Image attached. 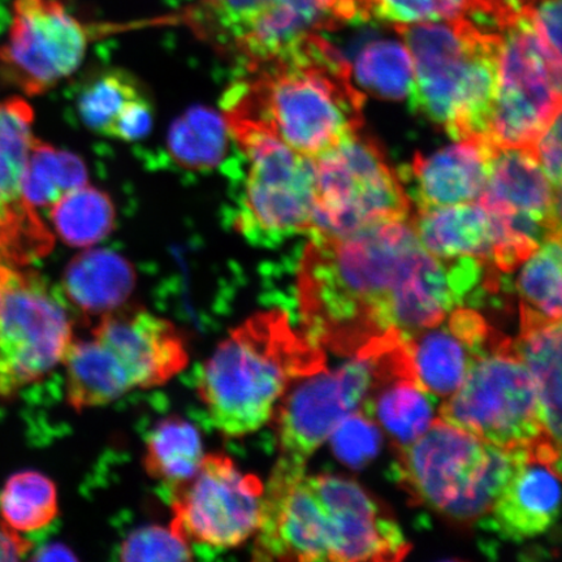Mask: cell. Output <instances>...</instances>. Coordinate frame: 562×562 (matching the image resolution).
I'll list each match as a JSON object with an SVG mask.
<instances>
[{
  "label": "cell",
  "instance_id": "obj_40",
  "mask_svg": "<svg viewBox=\"0 0 562 562\" xmlns=\"http://www.w3.org/2000/svg\"><path fill=\"white\" fill-rule=\"evenodd\" d=\"M531 12L542 38L553 52L561 54V0H538Z\"/></svg>",
  "mask_w": 562,
  "mask_h": 562
},
{
  "label": "cell",
  "instance_id": "obj_35",
  "mask_svg": "<svg viewBox=\"0 0 562 562\" xmlns=\"http://www.w3.org/2000/svg\"><path fill=\"white\" fill-rule=\"evenodd\" d=\"M367 21L402 25L468 18L473 0H363Z\"/></svg>",
  "mask_w": 562,
  "mask_h": 562
},
{
  "label": "cell",
  "instance_id": "obj_19",
  "mask_svg": "<svg viewBox=\"0 0 562 562\" xmlns=\"http://www.w3.org/2000/svg\"><path fill=\"white\" fill-rule=\"evenodd\" d=\"M307 480L326 512L329 561H400L409 553L402 527L360 484L326 474Z\"/></svg>",
  "mask_w": 562,
  "mask_h": 562
},
{
  "label": "cell",
  "instance_id": "obj_13",
  "mask_svg": "<svg viewBox=\"0 0 562 562\" xmlns=\"http://www.w3.org/2000/svg\"><path fill=\"white\" fill-rule=\"evenodd\" d=\"M265 484L246 474L229 456L203 457L196 473L171 491V526L189 543L214 548L241 546L261 522Z\"/></svg>",
  "mask_w": 562,
  "mask_h": 562
},
{
  "label": "cell",
  "instance_id": "obj_31",
  "mask_svg": "<svg viewBox=\"0 0 562 562\" xmlns=\"http://www.w3.org/2000/svg\"><path fill=\"white\" fill-rule=\"evenodd\" d=\"M521 266L517 279L521 319L561 321V237L540 245Z\"/></svg>",
  "mask_w": 562,
  "mask_h": 562
},
{
  "label": "cell",
  "instance_id": "obj_24",
  "mask_svg": "<svg viewBox=\"0 0 562 562\" xmlns=\"http://www.w3.org/2000/svg\"><path fill=\"white\" fill-rule=\"evenodd\" d=\"M135 285V267L108 249L80 252L67 266L61 281L66 302L81 314L100 318L124 306Z\"/></svg>",
  "mask_w": 562,
  "mask_h": 562
},
{
  "label": "cell",
  "instance_id": "obj_20",
  "mask_svg": "<svg viewBox=\"0 0 562 562\" xmlns=\"http://www.w3.org/2000/svg\"><path fill=\"white\" fill-rule=\"evenodd\" d=\"M501 337L480 313L460 306L437 325L404 335V346L416 382L432 396L447 398Z\"/></svg>",
  "mask_w": 562,
  "mask_h": 562
},
{
  "label": "cell",
  "instance_id": "obj_11",
  "mask_svg": "<svg viewBox=\"0 0 562 562\" xmlns=\"http://www.w3.org/2000/svg\"><path fill=\"white\" fill-rule=\"evenodd\" d=\"M477 202L494 224V267L512 272L540 245L561 237V191L547 179L532 147L494 145Z\"/></svg>",
  "mask_w": 562,
  "mask_h": 562
},
{
  "label": "cell",
  "instance_id": "obj_10",
  "mask_svg": "<svg viewBox=\"0 0 562 562\" xmlns=\"http://www.w3.org/2000/svg\"><path fill=\"white\" fill-rule=\"evenodd\" d=\"M398 339L400 335H385L340 368H323L288 386L272 416L280 456L306 462L342 419L361 411L379 378L395 363Z\"/></svg>",
  "mask_w": 562,
  "mask_h": 562
},
{
  "label": "cell",
  "instance_id": "obj_17",
  "mask_svg": "<svg viewBox=\"0 0 562 562\" xmlns=\"http://www.w3.org/2000/svg\"><path fill=\"white\" fill-rule=\"evenodd\" d=\"M252 560L329 561L326 512L306 474V462L280 456L263 492Z\"/></svg>",
  "mask_w": 562,
  "mask_h": 562
},
{
  "label": "cell",
  "instance_id": "obj_16",
  "mask_svg": "<svg viewBox=\"0 0 562 562\" xmlns=\"http://www.w3.org/2000/svg\"><path fill=\"white\" fill-rule=\"evenodd\" d=\"M91 340L125 395L165 385L189 363L187 342L173 323L140 307L101 316Z\"/></svg>",
  "mask_w": 562,
  "mask_h": 562
},
{
  "label": "cell",
  "instance_id": "obj_43",
  "mask_svg": "<svg viewBox=\"0 0 562 562\" xmlns=\"http://www.w3.org/2000/svg\"><path fill=\"white\" fill-rule=\"evenodd\" d=\"M33 561H74L77 560L75 553L65 544H48L42 550L35 552Z\"/></svg>",
  "mask_w": 562,
  "mask_h": 562
},
{
  "label": "cell",
  "instance_id": "obj_18",
  "mask_svg": "<svg viewBox=\"0 0 562 562\" xmlns=\"http://www.w3.org/2000/svg\"><path fill=\"white\" fill-rule=\"evenodd\" d=\"M33 110L23 98L0 103V256L13 266L45 257L53 236L23 195L34 143Z\"/></svg>",
  "mask_w": 562,
  "mask_h": 562
},
{
  "label": "cell",
  "instance_id": "obj_33",
  "mask_svg": "<svg viewBox=\"0 0 562 562\" xmlns=\"http://www.w3.org/2000/svg\"><path fill=\"white\" fill-rule=\"evenodd\" d=\"M353 79L369 93L383 100L402 101L409 97L413 83V59L404 44L376 41L358 54Z\"/></svg>",
  "mask_w": 562,
  "mask_h": 562
},
{
  "label": "cell",
  "instance_id": "obj_44",
  "mask_svg": "<svg viewBox=\"0 0 562 562\" xmlns=\"http://www.w3.org/2000/svg\"><path fill=\"white\" fill-rule=\"evenodd\" d=\"M344 13H346L348 23L353 21H367L363 12V0H340Z\"/></svg>",
  "mask_w": 562,
  "mask_h": 562
},
{
  "label": "cell",
  "instance_id": "obj_38",
  "mask_svg": "<svg viewBox=\"0 0 562 562\" xmlns=\"http://www.w3.org/2000/svg\"><path fill=\"white\" fill-rule=\"evenodd\" d=\"M532 149L547 179L561 191V114L553 119Z\"/></svg>",
  "mask_w": 562,
  "mask_h": 562
},
{
  "label": "cell",
  "instance_id": "obj_5",
  "mask_svg": "<svg viewBox=\"0 0 562 562\" xmlns=\"http://www.w3.org/2000/svg\"><path fill=\"white\" fill-rule=\"evenodd\" d=\"M529 449L491 445L438 417L400 448L397 480L418 505L473 524L488 515Z\"/></svg>",
  "mask_w": 562,
  "mask_h": 562
},
{
  "label": "cell",
  "instance_id": "obj_36",
  "mask_svg": "<svg viewBox=\"0 0 562 562\" xmlns=\"http://www.w3.org/2000/svg\"><path fill=\"white\" fill-rule=\"evenodd\" d=\"M191 543L173 529L153 525L140 527L124 539L123 561H188L192 560Z\"/></svg>",
  "mask_w": 562,
  "mask_h": 562
},
{
  "label": "cell",
  "instance_id": "obj_21",
  "mask_svg": "<svg viewBox=\"0 0 562 562\" xmlns=\"http://www.w3.org/2000/svg\"><path fill=\"white\" fill-rule=\"evenodd\" d=\"M561 448L542 440L529 449L484 521L513 542L552 529L560 510Z\"/></svg>",
  "mask_w": 562,
  "mask_h": 562
},
{
  "label": "cell",
  "instance_id": "obj_8",
  "mask_svg": "<svg viewBox=\"0 0 562 562\" xmlns=\"http://www.w3.org/2000/svg\"><path fill=\"white\" fill-rule=\"evenodd\" d=\"M438 416L497 447L525 448L542 440L554 445L546 431L537 384L513 341L503 336L477 358Z\"/></svg>",
  "mask_w": 562,
  "mask_h": 562
},
{
  "label": "cell",
  "instance_id": "obj_14",
  "mask_svg": "<svg viewBox=\"0 0 562 562\" xmlns=\"http://www.w3.org/2000/svg\"><path fill=\"white\" fill-rule=\"evenodd\" d=\"M203 20L248 69L283 58L307 38L347 24L340 0H206Z\"/></svg>",
  "mask_w": 562,
  "mask_h": 562
},
{
  "label": "cell",
  "instance_id": "obj_4",
  "mask_svg": "<svg viewBox=\"0 0 562 562\" xmlns=\"http://www.w3.org/2000/svg\"><path fill=\"white\" fill-rule=\"evenodd\" d=\"M413 59L411 108L454 140L487 139L501 32L469 18L395 25Z\"/></svg>",
  "mask_w": 562,
  "mask_h": 562
},
{
  "label": "cell",
  "instance_id": "obj_12",
  "mask_svg": "<svg viewBox=\"0 0 562 562\" xmlns=\"http://www.w3.org/2000/svg\"><path fill=\"white\" fill-rule=\"evenodd\" d=\"M75 339L65 297L38 273L15 269L0 305V398L44 381Z\"/></svg>",
  "mask_w": 562,
  "mask_h": 562
},
{
  "label": "cell",
  "instance_id": "obj_41",
  "mask_svg": "<svg viewBox=\"0 0 562 562\" xmlns=\"http://www.w3.org/2000/svg\"><path fill=\"white\" fill-rule=\"evenodd\" d=\"M538 0H473L474 12L484 13L501 25L504 21L529 9Z\"/></svg>",
  "mask_w": 562,
  "mask_h": 562
},
{
  "label": "cell",
  "instance_id": "obj_27",
  "mask_svg": "<svg viewBox=\"0 0 562 562\" xmlns=\"http://www.w3.org/2000/svg\"><path fill=\"white\" fill-rule=\"evenodd\" d=\"M205 457L199 428L179 416L158 422L146 440L144 468L147 475L170 491L196 473Z\"/></svg>",
  "mask_w": 562,
  "mask_h": 562
},
{
  "label": "cell",
  "instance_id": "obj_2",
  "mask_svg": "<svg viewBox=\"0 0 562 562\" xmlns=\"http://www.w3.org/2000/svg\"><path fill=\"white\" fill-rule=\"evenodd\" d=\"M248 70L223 97L228 128L269 132L308 158L361 130L364 94L356 88L347 59L322 34Z\"/></svg>",
  "mask_w": 562,
  "mask_h": 562
},
{
  "label": "cell",
  "instance_id": "obj_1",
  "mask_svg": "<svg viewBox=\"0 0 562 562\" xmlns=\"http://www.w3.org/2000/svg\"><path fill=\"white\" fill-rule=\"evenodd\" d=\"M308 237L297 273L304 335L340 355L437 325L465 306L491 271L475 258L431 255L411 217L344 237Z\"/></svg>",
  "mask_w": 562,
  "mask_h": 562
},
{
  "label": "cell",
  "instance_id": "obj_29",
  "mask_svg": "<svg viewBox=\"0 0 562 562\" xmlns=\"http://www.w3.org/2000/svg\"><path fill=\"white\" fill-rule=\"evenodd\" d=\"M56 234L75 248H88L114 229L115 207L100 189L82 186L63 195L50 207Z\"/></svg>",
  "mask_w": 562,
  "mask_h": 562
},
{
  "label": "cell",
  "instance_id": "obj_32",
  "mask_svg": "<svg viewBox=\"0 0 562 562\" xmlns=\"http://www.w3.org/2000/svg\"><path fill=\"white\" fill-rule=\"evenodd\" d=\"M58 513V490L50 477L40 472L13 474L0 492L2 521L19 533L45 529Z\"/></svg>",
  "mask_w": 562,
  "mask_h": 562
},
{
  "label": "cell",
  "instance_id": "obj_25",
  "mask_svg": "<svg viewBox=\"0 0 562 562\" xmlns=\"http://www.w3.org/2000/svg\"><path fill=\"white\" fill-rule=\"evenodd\" d=\"M438 397L407 371H396L375 383L361 412L384 428L398 448L412 445L438 418Z\"/></svg>",
  "mask_w": 562,
  "mask_h": 562
},
{
  "label": "cell",
  "instance_id": "obj_7",
  "mask_svg": "<svg viewBox=\"0 0 562 562\" xmlns=\"http://www.w3.org/2000/svg\"><path fill=\"white\" fill-rule=\"evenodd\" d=\"M246 176L235 227L251 243L278 246L313 227L314 164L271 133L232 126Z\"/></svg>",
  "mask_w": 562,
  "mask_h": 562
},
{
  "label": "cell",
  "instance_id": "obj_6",
  "mask_svg": "<svg viewBox=\"0 0 562 562\" xmlns=\"http://www.w3.org/2000/svg\"><path fill=\"white\" fill-rule=\"evenodd\" d=\"M314 164L313 227L307 236L344 237L386 222L407 221L412 203L381 147L360 131Z\"/></svg>",
  "mask_w": 562,
  "mask_h": 562
},
{
  "label": "cell",
  "instance_id": "obj_3",
  "mask_svg": "<svg viewBox=\"0 0 562 562\" xmlns=\"http://www.w3.org/2000/svg\"><path fill=\"white\" fill-rule=\"evenodd\" d=\"M323 368V350L294 331L285 312L257 313L209 358L200 398L216 430L243 438L269 424L288 386Z\"/></svg>",
  "mask_w": 562,
  "mask_h": 562
},
{
  "label": "cell",
  "instance_id": "obj_9",
  "mask_svg": "<svg viewBox=\"0 0 562 562\" xmlns=\"http://www.w3.org/2000/svg\"><path fill=\"white\" fill-rule=\"evenodd\" d=\"M497 27L502 45L487 139L532 147L561 114V54L538 32L531 7Z\"/></svg>",
  "mask_w": 562,
  "mask_h": 562
},
{
  "label": "cell",
  "instance_id": "obj_26",
  "mask_svg": "<svg viewBox=\"0 0 562 562\" xmlns=\"http://www.w3.org/2000/svg\"><path fill=\"white\" fill-rule=\"evenodd\" d=\"M513 348L537 384L548 438L561 447V321L521 319Z\"/></svg>",
  "mask_w": 562,
  "mask_h": 562
},
{
  "label": "cell",
  "instance_id": "obj_15",
  "mask_svg": "<svg viewBox=\"0 0 562 562\" xmlns=\"http://www.w3.org/2000/svg\"><path fill=\"white\" fill-rule=\"evenodd\" d=\"M12 10L0 72L25 94L45 93L79 68L88 32L59 0H13Z\"/></svg>",
  "mask_w": 562,
  "mask_h": 562
},
{
  "label": "cell",
  "instance_id": "obj_23",
  "mask_svg": "<svg viewBox=\"0 0 562 562\" xmlns=\"http://www.w3.org/2000/svg\"><path fill=\"white\" fill-rule=\"evenodd\" d=\"M411 223L431 255L442 259L475 258L496 271L494 224L480 202L418 211L411 215Z\"/></svg>",
  "mask_w": 562,
  "mask_h": 562
},
{
  "label": "cell",
  "instance_id": "obj_34",
  "mask_svg": "<svg viewBox=\"0 0 562 562\" xmlns=\"http://www.w3.org/2000/svg\"><path fill=\"white\" fill-rule=\"evenodd\" d=\"M144 97L132 76L104 74L83 88L79 100L80 116L88 128L110 136L117 119Z\"/></svg>",
  "mask_w": 562,
  "mask_h": 562
},
{
  "label": "cell",
  "instance_id": "obj_45",
  "mask_svg": "<svg viewBox=\"0 0 562 562\" xmlns=\"http://www.w3.org/2000/svg\"><path fill=\"white\" fill-rule=\"evenodd\" d=\"M15 267L7 263L2 256H0V305H2L3 294L7 285L10 283Z\"/></svg>",
  "mask_w": 562,
  "mask_h": 562
},
{
  "label": "cell",
  "instance_id": "obj_28",
  "mask_svg": "<svg viewBox=\"0 0 562 562\" xmlns=\"http://www.w3.org/2000/svg\"><path fill=\"white\" fill-rule=\"evenodd\" d=\"M228 136V126L221 115L195 105L172 124L168 132V153L187 170L210 171L227 156Z\"/></svg>",
  "mask_w": 562,
  "mask_h": 562
},
{
  "label": "cell",
  "instance_id": "obj_42",
  "mask_svg": "<svg viewBox=\"0 0 562 562\" xmlns=\"http://www.w3.org/2000/svg\"><path fill=\"white\" fill-rule=\"evenodd\" d=\"M31 540L13 531L3 521H0V561H18L24 559L32 551Z\"/></svg>",
  "mask_w": 562,
  "mask_h": 562
},
{
  "label": "cell",
  "instance_id": "obj_37",
  "mask_svg": "<svg viewBox=\"0 0 562 562\" xmlns=\"http://www.w3.org/2000/svg\"><path fill=\"white\" fill-rule=\"evenodd\" d=\"M378 427L361 411L342 419L328 438L337 459L355 469L368 465L381 449L382 435Z\"/></svg>",
  "mask_w": 562,
  "mask_h": 562
},
{
  "label": "cell",
  "instance_id": "obj_39",
  "mask_svg": "<svg viewBox=\"0 0 562 562\" xmlns=\"http://www.w3.org/2000/svg\"><path fill=\"white\" fill-rule=\"evenodd\" d=\"M153 128V109L147 98H140L117 119L110 137L136 140L149 135Z\"/></svg>",
  "mask_w": 562,
  "mask_h": 562
},
{
  "label": "cell",
  "instance_id": "obj_22",
  "mask_svg": "<svg viewBox=\"0 0 562 562\" xmlns=\"http://www.w3.org/2000/svg\"><path fill=\"white\" fill-rule=\"evenodd\" d=\"M494 144L456 140L428 157L418 156L398 171L412 209L426 211L480 200L486 187Z\"/></svg>",
  "mask_w": 562,
  "mask_h": 562
},
{
  "label": "cell",
  "instance_id": "obj_30",
  "mask_svg": "<svg viewBox=\"0 0 562 562\" xmlns=\"http://www.w3.org/2000/svg\"><path fill=\"white\" fill-rule=\"evenodd\" d=\"M87 181V167L79 157L34 139L23 180V195L31 206L52 207Z\"/></svg>",
  "mask_w": 562,
  "mask_h": 562
}]
</instances>
